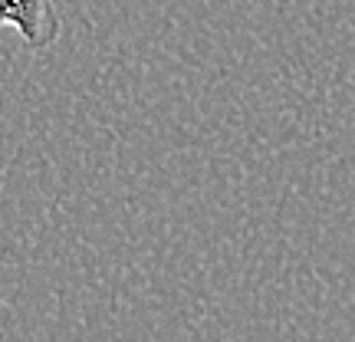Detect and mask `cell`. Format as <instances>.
<instances>
[{"label":"cell","instance_id":"cell-1","mask_svg":"<svg viewBox=\"0 0 355 342\" xmlns=\"http://www.w3.org/2000/svg\"><path fill=\"white\" fill-rule=\"evenodd\" d=\"M0 26L13 30L33 53L60 40V0H0Z\"/></svg>","mask_w":355,"mask_h":342}]
</instances>
